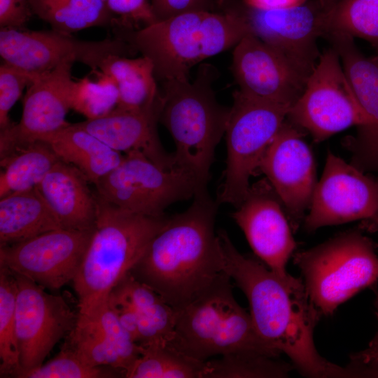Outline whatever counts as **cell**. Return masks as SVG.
I'll return each mask as SVG.
<instances>
[{
  "label": "cell",
  "mask_w": 378,
  "mask_h": 378,
  "mask_svg": "<svg viewBox=\"0 0 378 378\" xmlns=\"http://www.w3.org/2000/svg\"><path fill=\"white\" fill-rule=\"evenodd\" d=\"M231 277L245 294L259 336L291 360L302 374L314 378L358 377L356 370L339 366L316 349L314 330L321 314L312 302L302 279L283 278L255 258L239 260Z\"/></svg>",
  "instance_id": "1"
},
{
  "label": "cell",
  "mask_w": 378,
  "mask_h": 378,
  "mask_svg": "<svg viewBox=\"0 0 378 378\" xmlns=\"http://www.w3.org/2000/svg\"><path fill=\"white\" fill-rule=\"evenodd\" d=\"M218 204L209 194L168 220L130 274L180 310L225 272L214 224Z\"/></svg>",
  "instance_id": "2"
},
{
  "label": "cell",
  "mask_w": 378,
  "mask_h": 378,
  "mask_svg": "<svg viewBox=\"0 0 378 378\" xmlns=\"http://www.w3.org/2000/svg\"><path fill=\"white\" fill-rule=\"evenodd\" d=\"M113 33L150 59L155 78L164 82L189 79L193 66L234 48L251 31L237 8L221 13L192 11Z\"/></svg>",
  "instance_id": "3"
},
{
  "label": "cell",
  "mask_w": 378,
  "mask_h": 378,
  "mask_svg": "<svg viewBox=\"0 0 378 378\" xmlns=\"http://www.w3.org/2000/svg\"><path fill=\"white\" fill-rule=\"evenodd\" d=\"M218 76L214 66L202 63L192 80L162 82L159 122L174 141L175 165L195 179V196L209 194L210 169L216 148L225 135L230 113V108L222 105L216 97L214 84Z\"/></svg>",
  "instance_id": "4"
},
{
  "label": "cell",
  "mask_w": 378,
  "mask_h": 378,
  "mask_svg": "<svg viewBox=\"0 0 378 378\" xmlns=\"http://www.w3.org/2000/svg\"><path fill=\"white\" fill-rule=\"evenodd\" d=\"M167 220L165 216L132 213L97 195L92 235L72 281L78 314H92L108 303L113 289L131 271Z\"/></svg>",
  "instance_id": "5"
},
{
  "label": "cell",
  "mask_w": 378,
  "mask_h": 378,
  "mask_svg": "<svg viewBox=\"0 0 378 378\" xmlns=\"http://www.w3.org/2000/svg\"><path fill=\"white\" fill-rule=\"evenodd\" d=\"M224 272L204 293L177 310L172 344L202 361L235 351H254L273 357L281 352L257 333L250 315L234 298Z\"/></svg>",
  "instance_id": "6"
},
{
  "label": "cell",
  "mask_w": 378,
  "mask_h": 378,
  "mask_svg": "<svg viewBox=\"0 0 378 378\" xmlns=\"http://www.w3.org/2000/svg\"><path fill=\"white\" fill-rule=\"evenodd\" d=\"M374 242L358 230L341 233L293 255L307 293L321 315L378 281Z\"/></svg>",
  "instance_id": "7"
},
{
  "label": "cell",
  "mask_w": 378,
  "mask_h": 378,
  "mask_svg": "<svg viewBox=\"0 0 378 378\" xmlns=\"http://www.w3.org/2000/svg\"><path fill=\"white\" fill-rule=\"evenodd\" d=\"M290 106L233 93L225 128L227 157L216 202L237 206L269 144L287 118Z\"/></svg>",
  "instance_id": "8"
},
{
  "label": "cell",
  "mask_w": 378,
  "mask_h": 378,
  "mask_svg": "<svg viewBox=\"0 0 378 378\" xmlns=\"http://www.w3.org/2000/svg\"><path fill=\"white\" fill-rule=\"evenodd\" d=\"M106 201L127 211L150 217L164 216L171 204L194 197V177L178 167L164 169L143 153H125L121 162L95 185Z\"/></svg>",
  "instance_id": "9"
},
{
  "label": "cell",
  "mask_w": 378,
  "mask_h": 378,
  "mask_svg": "<svg viewBox=\"0 0 378 378\" xmlns=\"http://www.w3.org/2000/svg\"><path fill=\"white\" fill-rule=\"evenodd\" d=\"M287 120L309 133L315 142L365 123L340 56L332 47L321 53Z\"/></svg>",
  "instance_id": "10"
},
{
  "label": "cell",
  "mask_w": 378,
  "mask_h": 378,
  "mask_svg": "<svg viewBox=\"0 0 378 378\" xmlns=\"http://www.w3.org/2000/svg\"><path fill=\"white\" fill-rule=\"evenodd\" d=\"M136 52L113 36L102 41L78 39L55 30L35 31L2 27L0 55L3 62L34 76L52 70L64 62H80L92 70L99 69L111 55H133Z\"/></svg>",
  "instance_id": "11"
},
{
  "label": "cell",
  "mask_w": 378,
  "mask_h": 378,
  "mask_svg": "<svg viewBox=\"0 0 378 378\" xmlns=\"http://www.w3.org/2000/svg\"><path fill=\"white\" fill-rule=\"evenodd\" d=\"M362 220L361 227L378 220V177L328 152L304 220L307 231Z\"/></svg>",
  "instance_id": "12"
},
{
  "label": "cell",
  "mask_w": 378,
  "mask_h": 378,
  "mask_svg": "<svg viewBox=\"0 0 378 378\" xmlns=\"http://www.w3.org/2000/svg\"><path fill=\"white\" fill-rule=\"evenodd\" d=\"M93 230L58 228L0 246V267L45 288L59 289L74 280Z\"/></svg>",
  "instance_id": "13"
},
{
  "label": "cell",
  "mask_w": 378,
  "mask_h": 378,
  "mask_svg": "<svg viewBox=\"0 0 378 378\" xmlns=\"http://www.w3.org/2000/svg\"><path fill=\"white\" fill-rule=\"evenodd\" d=\"M251 33L281 55L308 78L321 53L317 41L325 36V8L318 3L280 9L239 8Z\"/></svg>",
  "instance_id": "14"
},
{
  "label": "cell",
  "mask_w": 378,
  "mask_h": 378,
  "mask_svg": "<svg viewBox=\"0 0 378 378\" xmlns=\"http://www.w3.org/2000/svg\"><path fill=\"white\" fill-rule=\"evenodd\" d=\"M17 281L15 325L21 372L41 365L55 344L74 328L75 314L64 299L14 274Z\"/></svg>",
  "instance_id": "15"
},
{
  "label": "cell",
  "mask_w": 378,
  "mask_h": 378,
  "mask_svg": "<svg viewBox=\"0 0 378 378\" xmlns=\"http://www.w3.org/2000/svg\"><path fill=\"white\" fill-rule=\"evenodd\" d=\"M258 170L284 206L295 232L310 206L317 183L314 156L302 130L286 118L263 154Z\"/></svg>",
  "instance_id": "16"
},
{
  "label": "cell",
  "mask_w": 378,
  "mask_h": 378,
  "mask_svg": "<svg viewBox=\"0 0 378 378\" xmlns=\"http://www.w3.org/2000/svg\"><path fill=\"white\" fill-rule=\"evenodd\" d=\"M282 204L266 178L251 185L232 217L244 232L255 255L278 276L296 248Z\"/></svg>",
  "instance_id": "17"
},
{
  "label": "cell",
  "mask_w": 378,
  "mask_h": 378,
  "mask_svg": "<svg viewBox=\"0 0 378 378\" xmlns=\"http://www.w3.org/2000/svg\"><path fill=\"white\" fill-rule=\"evenodd\" d=\"M74 63L64 62L36 76L28 86L18 123L0 130V157L17 146L40 140L68 124L71 107Z\"/></svg>",
  "instance_id": "18"
},
{
  "label": "cell",
  "mask_w": 378,
  "mask_h": 378,
  "mask_svg": "<svg viewBox=\"0 0 378 378\" xmlns=\"http://www.w3.org/2000/svg\"><path fill=\"white\" fill-rule=\"evenodd\" d=\"M326 38L337 52L365 118L356 135L344 143L351 163L365 173L378 174V55L365 56L347 35L330 34Z\"/></svg>",
  "instance_id": "19"
},
{
  "label": "cell",
  "mask_w": 378,
  "mask_h": 378,
  "mask_svg": "<svg viewBox=\"0 0 378 378\" xmlns=\"http://www.w3.org/2000/svg\"><path fill=\"white\" fill-rule=\"evenodd\" d=\"M232 71L241 92L290 107L302 93L307 80L251 33L234 47Z\"/></svg>",
  "instance_id": "20"
},
{
  "label": "cell",
  "mask_w": 378,
  "mask_h": 378,
  "mask_svg": "<svg viewBox=\"0 0 378 378\" xmlns=\"http://www.w3.org/2000/svg\"><path fill=\"white\" fill-rule=\"evenodd\" d=\"M108 304L138 345L172 344L178 311L130 272L113 289Z\"/></svg>",
  "instance_id": "21"
},
{
  "label": "cell",
  "mask_w": 378,
  "mask_h": 378,
  "mask_svg": "<svg viewBox=\"0 0 378 378\" xmlns=\"http://www.w3.org/2000/svg\"><path fill=\"white\" fill-rule=\"evenodd\" d=\"M161 104L162 97L149 108L116 107L104 116L76 124L118 152L140 151L158 165L169 169L176 167L174 158L163 148L157 129Z\"/></svg>",
  "instance_id": "22"
},
{
  "label": "cell",
  "mask_w": 378,
  "mask_h": 378,
  "mask_svg": "<svg viewBox=\"0 0 378 378\" xmlns=\"http://www.w3.org/2000/svg\"><path fill=\"white\" fill-rule=\"evenodd\" d=\"M89 183L76 167L59 160L36 188L62 228L90 230L97 218V194Z\"/></svg>",
  "instance_id": "23"
},
{
  "label": "cell",
  "mask_w": 378,
  "mask_h": 378,
  "mask_svg": "<svg viewBox=\"0 0 378 378\" xmlns=\"http://www.w3.org/2000/svg\"><path fill=\"white\" fill-rule=\"evenodd\" d=\"M40 140L47 143L60 160L76 167L94 186L124 156L76 123L68 122Z\"/></svg>",
  "instance_id": "24"
},
{
  "label": "cell",
  "mask_w": 378,
  "mask_h": 378,
  "mask_svg": "<svg viewBox=\"0 0 378 378\" xmlns=\"http://www.w3.org/2000/svg\"><path fill=\"white\" fill-rule=\"evenodd\" d=\"M62 228L37 188L0 198V246Z\"/></svg>",
  "instance_id": "25"
},
{
  "label": "cell",
  "mask_w": 378,
  "mask_h": 378,
  "mask_svg": "<svg viewBox=\"0 0 378 378\" xmlns=\"http://www.w3.org/2000/svg\"><path fill=\"white\" fill-rule=\"evenodd\" d=\"M99 69L110 76L117 85L118 108H149L161 99L153 63L144 56L134 59L111 55L104 59Z\"/></svg>",
  "instance_id": "26"
},
{
  "label": "cell",
  "mask_w": 378,
  "mask_h": 378,
  "mask_svg": "<svg viewBox=\"0 0 378 378\" xmlns=\"http://www.w3.org/2000/svg\"><path fill=\"white\" fill-rule=\"evenodd\" d=\"M0 158V198L36 188L59 160L41 140L17 146Z\"/></svg>",
  "instance_id": "27"
},
{
  "label": "cell",
  "mask_w": 378,
  "mask_h": 378,
  "mask_svg": "<svg viewBox=\"0 0 378 378\" xmlns=\"http://www.w3.org/2000/svg\"><path fill=\"white\" fill-rule=\"evenodd\" d=\"M32 13L52 29L71 34L93 27H111L114 17L102 0H27Z\"/></svg>",
  "instance_id": "28"
},
{
  "label": "cell",
  "mask_w": 378,
  "mask_h": 378,
  "mask_svg": "<svg viewBox=\"0 0 378 378\" xmlns=\"http://www.w3.org/2000/svg\"><path fill=\"white\" fill-rule=\"evenodd\" d=\"M141 355L127 378H203L206 361L194 358L171 343L141 346Z\"/></svg>",
  "instance_id": "29"
},
{
  "label": "cell",
  "mask_w": 378,
  "mask_h": 378,
  "mask_svg": "<svg viewBox=\"0 0 378 378\" xmlns=\"http://www.w3.org/2000/svg\"><path fill=\"white\" fill-rule=\"evenodd\" d=\"M324 24L325 36L341 34L359 38L378 50V0H337L325 8Z\"/></svg>",
  "instance_id": "30"
},
{
  "label": "cell",
  "mask_w": 378,
  "mask_h": 378,
  "mask_svg": "<svg viewBox=\"0 0 378 378\" xmlns=\"http://www.w3.org/2000/svg\"><path fill=\"white\" fill-rule=\"evenodd\" d=\"M293 365L265 354L235 351L206 361L203 378L286 377Z\"/></svg>",
  "instance_id": "31"
},
{
  "label": "cell",
  "mask_w": 378,
  "mask_h": 378,
  "mask_svg": "<svg viewBox=\"0 0 378 378\" xmlns=\"http://www.w3.org/2000/svg\"><path fill=\"white\" fill-rule=\"evenodd\" d=\"M17 281L0 267V377H18L21 372L15 325Z\"/></svg>",
  "instance_id": "32"
},
{
  "label": "cell",
  "mask_w": 378,
  "mask_h": 378,
  "mask_svg": "<svg viewBox=\"0 0 378 378\" xmlns=\"http://www.w3.org/2000/svg\"><path fill=\"white\" fill-rule=\"evenodd\" d=\"M65 345L74 350L87 364L108 366L125 372L118 355L105 340L96 323L78 314L74 328L67 335Z\"/></svg>",
  "instance_id": "33"
},
{
  "label": "cell",
  "mask_w": 378,
  "mask_h": 378,
  "mask_svg": "<svg viewBox=\"0 0 378 378\" xmlns=\"http://www.w3.org/2000/svg\"><path fill=\"white\" fill-rule=\"evenodd\" d=\"M96 80L85 76L74 82L71 107L86 119L104 116L118 104V90L115 81L101 72Z\"/></svg>",
  "instance_id": "34"
},
{
  "label": "cell",
  "mask_w": 378,
  "mask_h": 378,
  "mask_svg": "<svg viewBox=\"0 0 378 378\" xmlns=\"http://www.w3.org/2000/svg\"><path fill=\"white\" fill-rule=\"evenodd\" d=\"M124 377L108 366H91L64 344L59 353L46 363L21 373L18 378H108Z\"/></svg>",
  "instance_id": "35"
},
{
  "label": "cell",
  "mask_w": 378,
  "mask_h": 378,
  "mask_svg": "<svg viewBox=\"0 0 378 378\" xmlns=\"http://www.w3.org/2000/svg\"><path fill=\"white\" fill-rule=\"evenodd\" d=\"M94 321L118 355L125 372L141 355V348L120 323L119 318L108 303L89 315H83Z\"/></svg>",
  "instance_id": "36"
},
{
  "label": "cell",
  "mask_w": 378,
  "mask_h": 378,
  "mask_svg": "<svg viewBox=\"0 0 378 378\" xmlns=\"http://www.w3.org/2000/svg\"><path fill=\"white\" fill-rule=\"evenodd\" d=\"M34 76L20 69L3 62L0 66V130L13 122L9 112L21 96L25 87L34 80Z\"/></svg>",
  "instance_id": "37"
},
{
  "label": "cell",
  "mask_w": 378,
  "mask_h": 378,
  "mask_svg": "<svg viewBox=\"0 0 378 378\" xmlns=\"http://www.w3.org/2000/svg\"><path fill=\"white\" fill-rule=\"evenodd\" d=\"M106 6L114 17L112 29H137L157 20L151 3L148 0H107Z\"/></svg>",
  "instance_id": "38"
},
{
  "label": "cell",
  "mask_w": 378,
  "mask_h": 378,
  "mask_svg": "<svg viewBox=\"0 0 378 378\" xmlns=\"http://www.w3.org/2000/svg\"><path fill=\"white\" fill-rule=\"evenodd\" d=\"M375 291V314L378 318V290ZM349 365L356 369L361 377H378V332L368 346L362 351L351 356Z\"/></svg>",
  "instance_id": "39"
},
{
  "label": "cell",
  "mask_w": 378,
  "mask_h": 378,
  "mask_svg": "<svg viewBox=\"0 0 378 378\" xmlns=\"http://www.w3.org/2000/svg\"><path fill=\"white\" fill-rule=\"evenodd\" d=\"M31 14L27 0H0L1 28H25Z\"/></svg>",
  "instance_id": "40"
},
{
  "label": "cell",
  "mask_w": 378,
  "mask_h": 378,
  "mask_svg": "<svg viewBox=\"0 0 378 378\" xmlns=\"http://www.w3.org/2000/svg\"><path fill=\"white\" fill-rule=\"evenodd\" d=\"M307 0H244V5L258 9H280L298 6Z\"/></svg>",
  "instance_id": "41"
},
{
  "label": "cell",
  "mask_w": 378,
  "mask_h": 378,
  "mask_svg": "<svg viewBox=\"0 0 378 378\" xmlns=\"http://www.w3.org/2000/svg\"><path fill=\"white\" fill-rule=\"evenodd\" d=\"M365 230H367L368 231H372L374 232L378 230V220L375 221L374 223L368 225Z\"/></svg>",
  "instance_id": "42"
},
{
  "label": "cell",
  "mask_w": 378,
  "mask_h": 378,
  "mask_svg": "<svg viewBox=\"0 0 378 378\" xmlns=\"http://www.w3.org/2000/svg\"><path fill=\"white\" fill-rule=\"evenodd\" d=\"M337 0H319L321 5L324 8H327L335 3Z\"/></svg>",
  "instance_id": "43"
},
{
  "label": "cell",
  "mask_w": 378,
  "mask_h": 378,
  "mask_svg": "<svg viewBox=\"0 0 378 378\" xmlns=\"http://www.w3.org/2000/svg\"><path fill=\"white\" fill-rule=\"evenodd\" d=\"M227 0H213L214 2H215L216 4H218V5H222Z\"/></svg>",
  "instance_id": "44"
},
{
  "label": "cell",
  "mask_w": 378,
  "mask_h": 378,
  "mask_svg": "<svg viewBox=\"0 0 378 378\" xmlns=\"http://www.w3.org/2000/svg\"><path fill=\"white\" fill-rule=\"evenodd\" d=\"M104 3L107 1V0H102Z\"/></svg>",
  "instance_id": "45"
},
{
  "label": "cell",
  "mask_w": 378,
  "mask_h": 378,
  "mask_svg": "<svg viewBox=\"0 0 378 378\" xmlns=\"http://www.w3.org/2000/svg\"><path fill=\"white\" fill-rule=\"evenodd\" d=\"M377 55H378V50L377 51Z\"/></svg>",
  "instance_id": "46"
},
{
  "label": "cell",
  "mask_w": 378,
  "mask_h": 378,
  "mask_svg": "<svg viewBox=\"0 0 378 378\" xmlns=\"http://www.w3.org/2000/svg\"><path fill=\"white\" fill-rule=\"evenodd\" d=\"M206 1H213V0H206Z\"/></svg>",
  "instance_id": "47"
}]
</instances>
